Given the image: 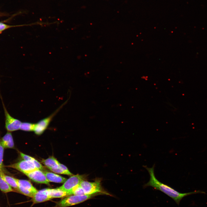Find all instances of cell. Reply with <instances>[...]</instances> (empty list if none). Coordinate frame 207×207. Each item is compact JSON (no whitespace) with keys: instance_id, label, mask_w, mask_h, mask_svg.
I'll return each instance as SVG.
<instances>
[{"instance_id":"3","label":"cell","mask_w":207,"mask_h":207,"mask_svg":"<svg viewBox=\"0 0 207 207\" xmlns=\"http://www.w3.org/2000/svg\"><path fill=\"white\" fill-rule=\"evenodd\" d=\"M95 195H74L69 196L57 203V207H67L76 205L90 199Z\"/></svg>"},{"instance_id":"19","label":"cell","mask_w":207,"mask_h":207,"mask_svg":"<svg viewBox=\"0 0 207 207\" xmlns=\"http://www.w3.org/2000/svg\"><path fill=\"white\" fill-rule=\"evenodd\" d=\"M4 148L1 144L0 139V171H3V159Z\"/></svg>"},{"instance_id":"13","label":"cell","mask_w":207,"mask_h":207,"mask_svg":"<svg viewBox=\"0 0 207 207\" xmlns=\"http://www.w3.org/2000/svg\"><path fill=\"white\" fill-rule=\"evenodd\" d=\"M0 174L3 179L15 191L18 188V185L16 179L5 175L3 170L0 171Z\"/></svg>"},{"instance_id":"11","label":"cell","mask_w":207,"mask_h":207,"mask_svg":"<svg viewBox=\"0 0 207 207\" xmlns=\"http://www.w3.org/2000/svg\"><path fill=\"white\" fill-rule=\"evenodd\" d=\"M1 144L4 148H13L14 144L13 137L11 132H8L1 138Z\"/></svg>"},{"instance_id":"12","label":"cell","mask_w":207,"mask_h":207,"mask_svg":"<svg viewBox=\"0 0 207 207\" xmlns=\"http://www.w3.org/2000/svg\"><path fill=\"white\" fill-rule=\"evenodd\" d=\"M48 181L49 182L56 183H63L66 179L53 173L45 172H44Z\"/></svg>"},{"instance_id":"16","label":"cell","mask_w":207,"mask_h":207,"mask_svg":"<svg viewBox=\"0 0 207 207\" xmlns=\"http://www.w3.org/2000/svg\"><path fill=\"white\" fill-rule=\"evenodd\" d=\"M20 154L21 157L24 160L32 162L37 168L40 170L43 169V167L42 164L34 158L21 152H20Z\"/></svg>"},{"instance_id":"10","label":"cell","mask_w":207,"mask_h":207,"mask_svg":"<svg viewBox=\"0 0 207 207\" xmlns=\"http://www.w3.org/2000/svg\"><path fill=\"white\" fill-rule=\"evenodd\" d=\"M51 199L49 194V189H45L37 192L32 198V201L33 204L45 202Z\"/></svg>"},{"instance_id":"2","label":"cell","mask_w":207,"mask_h":207,"mask_svg":"<svg viewBox=\"0 0 207 207\" xmlns=\"http://www.w3.org/2000/svg\"><path fill=\"white\" fill-rule=\"evenodd\" d=\"M79 185L86 195H95V194L99 193L109 194L102 190L101 181L99 179H97L93 182H89L84 180L81 181Z\"/></svg>"},{"instance_id":"5","label":"cell","mask_w":207,"mask_h":207,"mask_svg":"<svg viewBox=\"0 0 207 207\" xmlns=\"http://www.w3.org/2000/svg\"><path fill=\"white\" fill-rule=\"evenodd\" d=\"M18 187L15 191L32 198L38 191L29 181L17 179Z\"/></svg>"},{"instance_id":"17","label":"cell","mask_w":207,"mask_h":207,"mask_svg":"<svg viewBox=\"0 0 207 207\" xmlns=\"http://www.w3.org/2000/svg\"><path fill=\"white\" fill-rule=\"evenodd\" d=\"M0 190L4 193L14 191V190L5 181L0 174Z\"/></svg>"},{"instance_id":"14","label":"cell","mask_w":207,"mask_h":207,"mask_svg":"<svg viewBox=\"0 0 207 207\" xmlns=\"http://www.w3.org/2000/svg\"><path fill=\"white\" fill-rule=\"evenodd\" d=\"M41 162L49 169L57 168L59 167L60 163L53 156L50 157L46 159H43Z\"/></svg>"},{"instance_id":"20","label":"cell","mask_w":207,"mask_h":207,"mask_svg":"<svg viewBox=\"0 0 207 207\" xmlns=\"http://www.w3.org/2000/svg\"><path fill=\"white\" fill-rule=\"evenodd\" d=\"M51 171L56 173L64 174L67 175V174L59 165V167L57 168H51L49 169Z\"/></svg>"},{"instance_id":"9","label":"cell","mask_w":207,"mask_h":207,"mask_svg":"<svg viewBox=\"0 0 207 207\" xmlns=\"http://www.w3.org/2000/svg\"><path fill=\"white\" fill-rule=\"evenodd\" d=\"M58 110H57L49 117L41 120L37 124H35L34 131L35 134L40 135L44 132L48 127L52 118Z\"/></svg>"},{"instance_id":"18","label":"cell","mask_w":207,"mask_h":207,"mask_svg":"<svg viewBox=\"0 0 207 207\" xmlns=\"http://www.w3.org/2000/svg\"><path fill=\"white\" fill-rule=\"evenodd\" d=\"M35 124L28 122H22L20 129L25 131H34Z\"/></svg>"},{"instance_id":"1","label":"cell","mask_w":207,"mask_h":207,"mask_svg":"<svg viewBox=\"0 0 207 207\" xmlns=\"http://www.w3.org/2000/svg\"><path fill=\"white\" fill-rule=\"evenodd\" d=\"M143 167L148 171L150 176L149 181L143 185V187H151L156 190L161 191L171 198L178 205H179L182 199L185 196L197 193H205L204 192L200 190L186 193L179 192L170 186L161 182L157 179L154 174L155 165L151 168L145 166Z\"/></svg>"},{"instance_id":"6","label":"cell","mask_w":207,"mask_h":207,"mask_svg":"<svg viewBox=\"0 0 207 207\" xmlns=\"http://www.w3.org/2000/svg\"><path fill=\"white\" fill-rule=\"evenodd\" d=\"M84 177L83 175H72L66 180L62 186L58 188L67 192L68 195L69 192L74 187L84 180Z\"/></svg>"},{"instance_id":"22","label":"cell","mask_w":207,"mask_h":207,"mask_svg":"<svg viewBox=\"0 0 207 207\" xmlns=\"http://www.w3.org/2000/svg\"><path fill=\"white\" fill-rule=\"evenodd\" d=\"M59 165L67 173V175L71 176L73 175V174L69 170L67 167L65 166L60 163H59Z\"/></svg>"},{"instance_id":"15","label":"cell","mask_w":207,"mask_h":207,"mask_svg":"<svg viewBox=\"0 0 207 207\" xmlns=\"http://www.w3.org/2000/svg\"><path fill=\"white\" fill-rule=\"evenodd\" d=\"M49 194L52 199L53 198H60L68 195L67 192L58 188L56 189H49Z\"/></svg>"},{"instance_id":"21","label":"cell","mask_w":207,"mask_h":207,"mask_svg":"<svg viewBox=\"0 0 207 207\" xmlns=\"http://www.w3.org/2000/svg\"><path fill=\"white\" fill-rule=\"evenodd\" d=\"M13 26L0 22V32L4 30Z\"/></svg>"},{"instance_id":"4","label":"cell","mask_w":207,"mask_h":207,"mask_svg":"<svg viewBox=\"0 0 207 207\" xmlns=\"http://www.w3.org/2000/svg\"><path fill=\"white\" fill-rule=\"evenodd\" d=\"M1 98L4 109L5 116V127L8 132H11L20 129L22 124L21 121L12 116L7 111L2 99Z\"/></svg>"},{"instance_id":"7","label":"cell","mask_w":207,"mask_h":207,"mask_svg":"<svg viewBox=\"0 0 207 207\" xmlns=\"http://www.w3.org/2000/svg\"><path fill=\"white\" fill-rule=\"evenodd\" d=\"M5 166L16 169L25 174L37 169L32 162L24 160Z\"/></svg>"},{"instance_id":"8","label":"cell","mask_w":207,"mask_h":207,"mask_svg":"<svg viewBox=\"0 0 207 207\" xmlns=\"http://www.w3.org/2000/svg\"><path fill=\"white\" fill-rule=\"evenodd\" d=\"M25 175L34 182L49 185V182L47 180L45 173L40 169H37Z\"/></svg>"}]
</instances>
